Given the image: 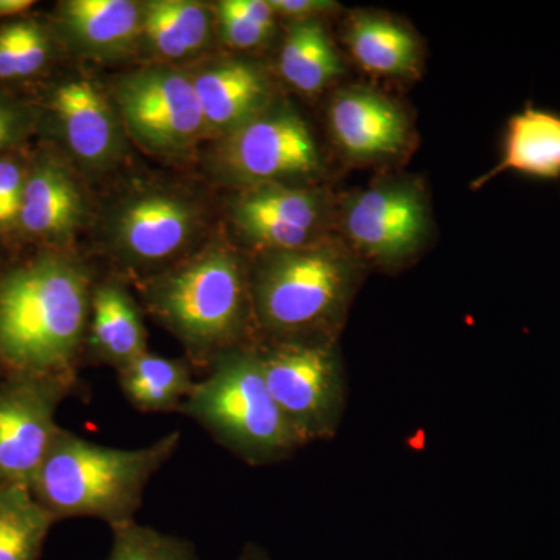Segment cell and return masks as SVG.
Masks as SVG:
<instances>
[{"label": "cell", "instance_id": "cell-8", "mask_svg": "<svg viewBox=\"0 0 560 560\" xmlns=\"http://www.w3.org/2000/svg\"><path fill=\"white\" fill-rule=\"evenodd\" d=\"M205 167L210 178L238 190L312 178L323 162L307 121L290 103L279 102L210 142Z\"/></svg>", "mask_w": 560, "mask_h": 560}, {"label": "cell", "instance_id": "cell-30", "mask_svg": "<svg viewBox=\"0 0 560 560\" xmlns=\"http://www.w3.org/2000/svg\"><path fill=\"white\" fill-rule=\"evenodd\" d=\"M276 16L294 22L316 21L320 14L338 9L329 0H268Z\"/></svg>", "mask_w": 560, "mask_h": 560}, {"label": "cell", "instance_id": "cell-13", "mask_svg": "<svg viewBox=\"0 0 560 560\" xmlns=\"http://www.w3.org/2000/svg\"><path fill=\"white\" fill-rule=\"evenodd\" d=\"M323 220L318 191L296 184L238 189L228 202L231 230L256 254L316 245Z\"/></svg>", "mask_w": 560, "mask_h": 560}, {"label": "cell", "instance_id": "cell-23", "mask_svg": "<svg viewBox=\"0 0 560 560\" xmlns=\"http://www.w3.org/2000/svg\"><path fill=\"white\" fill-rule=\"evenodd\" d=\"M279 72L294 90L318 94L342 73L326 28L318 21L291 24L279 55Z\"/></svg>", "mask_w": 560, "mask_h": 560}, {"label": "cell", "instance_id": "cell-15", "mask_svg": "<svg viewBox=\"0 0 560 560\" xmlns=\"http://www.w3.org/2000/svg\"><path fill=\"white\" fill-rule=\"evenodd\" d=\"M184 68L200 101L208 142L226 138L275 103L270 75L257 62L205 57Z\"/></svg>", "mask_w": 560, "mask_h": 560}, {"label": "cell", "instance_id": "cell-25", "mask_svg": "<svg viewBox=\"0 0 560 560\" xmlns=\"http://www.w3.org/2000/svg\"><path fill=\"white\" fill-rule=\"evenodd\" d=\"M55 523L31 488L0 489V560H39Z\"/></svg>", "mask_w": 560, "mask_h": 560}, {"label": "cell", "instance_id": "cell-11", "mask_svg": "<svg viewBox=\"0 0 560 560\" xmlns=\"http://www.w3.org/2000/svg\"><path fill=\"white\" fill-rule=\"evenodd\" d=\"M79 375H20L0 381V489L31 488L57 436V411L80 393Z\"/></svg>", "mask_w": 560, "mask_h": 560}, {"label": "cell", "instance_id": "cell-1", "mask_svg": "<svg viewBox=\"0 0 560 560\" xmlns=\"http://www.w3.org/2000/svg\"><path fill=\"white\" fill-rule=\"evenodd\" d=\"M97 279L77 250L32 249L0 265V381L79 375Z\"/></svg>", "mask_w": 560, "mask_h": 560}, {"label": "cell", "instance_id": "cell-10", "mask_svg": "<svg viewBox=\"0 0 560 560\" xmlns=\"http://www.w3.org/2000/svg\"><path fill=\"white\" fill-rule=\"evenodd\" d=\"M272 399L305 444L337 433L345 381L331 341L257 345Z\"/></svg>", "mask_w": 560, "mask_h": 560}, {"label": "cell", "instance_id": "cell-17", "mask_svg": "<svg viewBox=\"0 0 560 560\" xmlns=\"http://www.w3.org/2000/svg\"><path fill=\"white\" fill-rule=\"evenodd\" d=\"M149 352L143 311L119 276L98 278L92 291L83 366H108L119 372Z\"/></svg>", "mask_w": 560, "mask_h": 560}, {"label": "cell", "instance_id": "cell-12", "mask_svg": "<svg viewBox=\"0 0 560 560\" xmlns=\"http://www.w3.org/2000/svg\"><path fill=\"white\" fill-rule=\"evenodd\" d=\"M94 219L86 179L54 145L38 140L28 161L16 246L75 250L81 232Z\"/></svg>", "mask_w": 560, "mask_h": 560}, {"label": "cell", "instance_id": "cell-26", "mask_svg": "<svg viewBox=\"0 0 560 560\" xmlns=\"http://www.w3.org/2000/svg\"><path fill=\"white\" fill-rule=\"evenodd\" d=\"M215 33L235 51L260 49L276 31V14L268 0H220L212 3Z\"/></svg>", "mask_w": 560, "mask_h": 560}, {"label": "cell", "instance_id": "cell-20", "mask_svg": "<svg viewBox=\"0 0 560 560\" xmlns=\"http://www.w3.org/2000/svg\"><path fill=\"white\" fill-rule=\"evenodd\" d=\"M501 160L481 178L471 183L480 189L504 172L515 173L536 183L560 180V113L537 108L528 103L506 121Z\"/></svg>", "mask_w": 560, "mask_h": 560}, {"label": "cell", "instance_id": "cell-19", "mask_svg": "<svg viewBox=\"0 0 560 560\" xmlns=\"http://www.w3.org/2000/svg\"><path fill=\"white\" fill-rule=\"evenodd\" d=\"M329 121L338 145L357 160L388 156L407 143V117L374 91L340 92L330 103Z\"/></svg>", "mask_w": 560, "mask_h": 560}, {"label": "cell", "instance_id": "cell-2", "mask_svg": "<svg viewBox=\"0 0 560 560\" xmlns=\"http://www.w3.org/2000/svg\"><path fill=\"white\" fill-rule=\"evenodd\" d=\"M132 287L143 313L179 341L194 370L208 371L224 353L256 346L249 265L223 234Z\"/></svg>", "mask_w": 560, "mask_h": 560}, {"label": "cell", "instance_id": "cell-16", "mask_svg": "<svg viewBox=\"0 0 560 560\" xmlns=\"http://www.w3.org/2000/svg\"><path fill=\"white\" fill-rule=\"evenodd\" d=\"M49 22L62 51L94 62L138 57L142 2L135 0H62Z\"/></svg>", "mask_w": 560, "mask_h": 560}, {"label": "cell", "instance_id": "cell-7", "mask_svg": "<svg viewBox=\"0 0 560 560\" xmlns=\"http://www.w3.org/2000/svg\"><path fill=\"white\" fill-rule=\"evenodd\" d=\"M40 110L39 140L68 158L86 180L101 179L124 164L128 136L109 92L70 73L31 92Z\"/></svg>", "mask_w": 560, "mask_h": 560}, {"label": "cell", "instance_id": "cell-28", "mask_svg": "<svg viewBox=\"0 0 560 560\" xmlns=\"http://www.w3.org/2000/svg\"><path fill=\"white\" fill-rule=\"evenodd\" d=\"M39 124L40 110L31 95L0 90V154L31 149Z\"/></svg>", "mask_w": 560, "mask_h": 560}, {"label": "cell", "instance_id": "cell-27", "mask_svg": "<svg viewBox=\"0 0 560 560\" xmlns=\"http://www.w3.org/2000/svg\"><path fill=\"white\" fill-rule=\"evenodd\" d=\"M106 560H200L189 540L138 522L117 526Z\"/></svg>", "mask_w": 560, "mask_h": 560}, {"label": "cell", "instance_id": "cell-32", "mask_svg": "<svg viewBox=\"0 0 560 560\" xmlns=\"http://www.w3.org/2000/svg\"><path fill=\"white\" fill-rule=\"evenodd\" d=\"M238 560H268L264 555L256 548H246V551L243 552L242 558Z\"/></svg>", "mask_w": 560, "mask_h": 560}, {"label": "cell", "instance_id": "cell-24", "mask_svg": "<svg viewBox=\"0 0 560 560\" xmlns=\"http://www.w3.org/2000/svg\"><path fill=\"white\" fill-rule=\"evenodd\" d=\"M348 43L355 60L371 72L410 75L418 69V43L394 21L360 14L350 22Z\"/></svg>", "mask_w": 560, "mask_h": 560}, {"label": "cell", "instance_id": "cell-5", "mask_svg": "<svg viewBox=\"0 0 560 560\" xmlns=\"http://www.w3.org/2000/svg\"><path fill=\"white\" fill-rule=\"evenodd\" d=\"M210 235L208 202L179 184H132L101 213L102 253L131 285L171 270Z\"/></svg>", "mask_w": 560, "mask_h": 560}, {"label": "cell", "instance_id": "cell-18", "mask_svg": "<svg viewBox=\"0 0 560 560\" xmlns=\"http://www.w3.org/2000/svg\"><path fill=\"white\" fill-rule=\"evenodd\" d=\"M217 38L212 3L145 0L138 57L143 65L187 66L201 60Z\"/></svg>", "mask_w": 560, "mask_h": 560}, {"label": "cell", "instance_id": "cell-4", "mask_svg": "<svg viewBox=\"0 0 560 560\" xmlns=\"http://www.w3.org/2000/svg\"><path fill=\"white\" fill-rule=\"evenodd\" d=\"M352 283V265L329 246L257 254L249 265L256 346L331 341Z\"/></svg>", "mask_w": 560, "mask_h": 560}, {"label": "cell", "instance_id": "cell-3", "mask_svg": "<svg viewBox=\"0 0 560 560\" xmlns=\"http://www.w3.org/2000/svg\"><path fill=\"white\" fill-rule=\"evenodd\" d=\"M179 442V431H172L147 447L125 451L60 429L33 478V497L57 522L90 517L110 529L127 525L136 522L147 486Z\"/></svg>", "mask_w": 560, "mask_h": 560}, {"label": "cell", "instance_id": "cell-31", "mask_svg": "<svg viewBox=\"0 0 560 560\" xmlns=\"http://www.w3.org/2000/svg\"><path fill=\"white\" fill-rule=\"evenodd\" d=\"M35 7V0H0V24L27 16Z\"/></svg>", "mask_w": 560, "mask_h": 560}, {"label": "cell", "instance_id": "cell-29", "mask_svg": "<svg viewBox=\"0 0 560 560\" xmlns=\"http://www.w3.org/2000/svg\"><path fill=\"white\" fill-rule=\"evenodd\" d=\"M32 147L0 154V242L3 248L16 246L18 219Z\"/></svg>", "mask_w": 560, "mask_h": 560}, {"label": "cell", "instance_id": "cell-33", "mask_svg": "<svg viewBox=\"0 0 560 560\" xmlns=\"http://www.w3.org/2000/svg\"><path fill=\"white\" fill-rule=\"evenodd\" d=\"M2 248H3V246H2V242H0V249H2Z\"/></svg>", "mask_w": 560, "mask_h": 560}, {"label": "cell", "instance_id": "cell-14", "mask_svg": "<svg viewBox=\"0 0 560 560\" xmlns=\"http://www.w3.org/2000/svg\"><path fill=\"white\" fill-rule=\"evenodd\" d=\"M427 226L422 197L407 184L361 191L345 210L350 241L374 259L396 260L415 253L425 237Z\"/></svg>", "mask_w": 560, "mask_h": 560}, {"label": "cell", "instance_id": "cell-21", "mask_svg": "<svg viewBox=\"0 0 560 560\" xmlns=\"http://www.w3.org/2000/svg\"><path fill=\"white\" fill-rule=\"evenodd\" d=\"M62 51L49 18L27 14L0 24V90L24 94L38 88Z\"/></svg>", "mask_w": 560, "mask_h": 560}, {"label": "cell", "instance_id": "cell-9", "mask_svg": "<svg viewBox=\"0 0 560 560\" xmlns=\"http://www.w3.org/2000/svg\"><path fill=\"white\" fill-rule=\"evenodd\" d=\"M125 132L145 153L186 160L205 142L200 101L184 66L142 65L108 91Z\"/></svg>", "mask_w": 560, "mask_h": 560}, {"label": "cell", "instance_id": "cell-6", "mask_svg": "<svg viewBox=\"0 0 560 560\" xmlns=\"http://www.w3.org/2000/svg\"><path fill=\"white\" fill-rule=\"evenodd\" d=\"M179 412L250 466L289 458L304 445L272 399L256 346L221 355Z\"/></svg>", "mask_w": 560, "mask_h": 560}, {"label": "cell", "instance_id": "cell-22", "mask_svg": "<svg viewBox=\"0 0 560 560\" xmlns=\"http://www.w3.org/2000/svg\"><path fill=\"white\" fill-rule=\"evenodd\" d=\"M117 382L128 404L142 412H179L197 383L189 361L150 350L117 372Z\"/></svg>", "mask_w": 560, "mask_h": 560}]
</instances>
